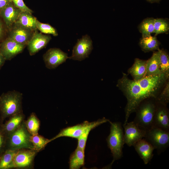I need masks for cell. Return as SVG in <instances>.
I'll list each match as a JSON object with an SVG mask.
<instances>
[{
	"instance_id": "4fadbf2b",
	"label": "cell",
	"mask_w": 169,
	"mask_h": 169,
	"mask_svg": "<svg viewBox=\"0 0 169 169\" xmlns=\"http://www.w3.org/2000/svg\"><path fill=\"white\" fill-rule=\"evenodd\" d=\"M153 126L169 132V112L167 105L156 102Z\"/></svg>"
},
{
	"instance_id": "7c38bea8",
	"label": "cell",
	"mask_w": 169,
	"mask_h": 169,
	"mask_svg": "<svg viewBox=\"0 0 169 169\" xmlns=\"http://www.w3.org/2000/svg\"><path fill=\"white\" fill-rule=\"evenodd\" d=\"M26 46L8 37L0 44V51L6 60H10L22 52Z\"/></svg>"
},
{
	"instance_id": "8fae6325",
	"label": "cell",
	"mask_w": 169,
	"mask_h": 169,
	"mask_svg": "<svg viewBox=\"0 0 169 169\" xmlns=\"http://www.w3.org/2000/svg\"><path fill=\"white\" fill-rule=\"evenodd\" d=\"M46 67L49 69H55L65 62L69 57L68 54L57 48L49 49L43 56Z\"/></svg>"
},
{
	"instance_id": "f35d334b",
	"label": "cell",
	"mask_w": 169,
	"mask_h": 169,
	"mask_svg": "<svg viewBox=\"0 0 169 169\" xmlns=\"http://www.w3.org/2000/svg\"><path fill=\"white\" fill-rule=\"evenodd\" d=\"M0 157H1V156H0Z\"/></svg>"
},
{
	"instance_id": "f546056e",
	"label": "cell",
	"mask_w": 169,
	"mask_h": 169,
	"mask_svg": "<svg viewBox=\"0 0 169 169\" xmlns=\"http://www.w3.org/2000/svg\"><path fill=\"white\" fill-rule=\"evenodd\" d=\"M156 102L167 105L169 102V81L166 82L162 90L155 99Z\"/></svg>"
},
{
	"instance_id": "1f68e13d",
	"label": "cell",
	"mask_w": 169,
	"mask_h": 169,
	"mask_svg": "<svg viewBox=\"0 0 169 169\" xmlns=\"http://www.w3.org/2000/svg\"><path fill=\"white\" fill-rule=\"evenodd\" d=\"M1 124L0 125V156L7 150V138L2 128Z\"/></svg>"
},
{
	"instance_id": "ac0fdd59",
	"label": "cell",
	"mask_w": 169,
	"mask_h": 169,
	"mask_svg": "<svg viewBox=\"0 0 169 169\" xmlns=\"http://www.w3.org/2000/svg\"><path fill=\"white\" fill-rule=\"evenodd\" d=\"M25 118V115L22 111L10 116L4 123L1 125L2 128L7 137L20 125Z\"/></svg>"
},
{
	"instance_id": "7402d4cb",
	"label": "cell",
	"mask_w": 169,
	"mask_h": 169,
	"mask_svg": "<svg viewBox=\"0 0 169 169\" xmlns=\"http://www.w3.org/2000/svg\"><path fill=\"white\" fill-rule=\"evenodd\" d=\"M139 44L142 50L145 52L158 50L160 43L156 36L151 35L142 37L140 40Z\"/></svg>"
},
{
	"instance_id": "5bb4252c",
	"label": "cell",
	"mask_w": 169,
	"mask_h": 169,
	"mask_svg": "<svg viewBox=\"0 0 169 169\" xmlns=\"http://www.w3.org/2000/svg\"><path fill=\"white\" fill-rule=\"evenodd\" d=\"M51 39L50 35L35 31L27 45L29 54L31 56L35 54L45 47Z\"/></svg>"
},
{
	"instance_id": "d590c367",
	"label": "cell",
	"mask_w": 169,
	"mask_h": 169,
	"mask_svg": "<svg viewBox=\"0 0 169 169\" xmlns=\"http://www.w3.org/2000/svg\"><path fill=\"white\" fill-rule=\"evenodd\" d=\"M4 34V29L2 24L0 21V40L3 37Z\"/></svg>"
},
{
	"instance_id": "9c48e42d",
	"label": "cell",
	"mask_w": 169,
	"mask_h": 169,
	"mask_svg": "<svg viewBox=\"0 0 169 169\" xmlns=\"http://www.w3.org/2000/svg\"><path fill=\"white\" fill-rule=\"evenodd\" d=\"M93 49L92 41L87 34L82 36L73 47L72 55L69 59L79 61L89 57Z\"/></svg>"
},
{
	"instance_id": "e0dca14e",
	"label": "cell",
	"mask_w": 169,
	"mask_h": 169,
	"mask_svg": "<svg viewBox=\"0 0 169 169\" xmlns=\"http://www.w3.org/2000/svg\"><path fill=\"white\" fill-rule=\"evenodd\" d=\"M133 146L144 163L147 164L153 157L154 148L144 138L137 142Z\"/></svg>"
},
{
	"instance_id": "f1b7e54d",
	"label": "cell",
	"mask_w": 169,
	"mask_h": 169,
	"mask_svg": "<svg viewBox=\"0 0 169 169\" xmlns=\"http://www.w3.org/2000/svg\"><path fill=\"white\" fill-rule=\"evenodd\" d=\"M169 30V22L161 18L154 19V31L156 35L159 34L167 33Z\"/></svg>"
},
{
	"instance_id": "83f0119b",
	"label": "cell",
	"mask_w": 169,
	"mask_h": 169,
	"mask_svg": "<svg viewBox=\"0 0 169 169\" xmlns=\"http://www.w3.org/2000/svg\"><path fill=\"white\" fill-rule=\"evenodd\" d=\"M160 68L161 74L169 78V56L164 50L159 49Z\"/></svg>"
},
{
	"instance_id": "3957f363",
	"label": "cell",
	"mask_w": 169,
	"mask_h": 169,
	"mask_svg": "<svg viewBox=\"0 0 169 169\" xmlns=\"http://www.w3.org/2000/svg\"><path fill=\"white\" fill-rule=\"evenodd\" d=\"M156 107L155 98H148L142 101L136 109L134 122L140 128L146 131L151 128L153 126Z\"/></svg>"
},
{
	"instance_id": "4dcf8cb0",
	"label": "cell",
	"mask_w": 169,
	"mask_h": 169,
	"mask_svg": "<svg viewBox=\"0 0 169 169\" xmlns=\"http://www.w3.org/2000/svg\"><path fill=\"white\" fill-rule=\"evenodd\" d=\"M36 26L37 29L42 33L46 34H51L54 36L58 35V33L56 29L48 23H41L37 19Z\"/></svg>"
},
{
	"instance_id": "d4e9b609",
	"label": "cell",
	"mask_w": 169,
	"mask_h": 169,
	"mask_svg": "<svg viewBox=\"0 0 169 169\" xmlns=\"http://www.w3.org/2000/svg\"><path fill=\"white\" fill-rule=\"evenodd\" d=\"M154 19L148 18L144 19L139 25L138 28L142 34V37H145L151 35L154 31Z\"/></svg>"
},
{
	"instance_id": "9a60e30c",
	"label": "cell",
	"mask_w": 169,
	"mask_h": 169,
	"mask_svg": "<svg viewBox=\"0 0 169 169\" xmlns=\"http://www.w3.org/2000/svg\"><path fill=\"white\" fill-rule=\"evenodd\" d=\"M10 30L8 37L18 43L26 46L27 45L34 32L15 24Z\"/></svg>"
},
{
	"instance_id": "52a82bcc",
	"label": "cell",
	"mask_w": 169,
	"mask_h": 169,
	"mask_svg": "<svg viewBox=\"0 0 169 169\" xmlns=\"http://www.w3.org/2000/svg\"><path fill=\"white\" fill-rule=\"evenodd\" d=\"M144 138L156 149L159 154L169 146V132L156 127L153 126L146 131Z\"/></svg>"
},
{
	"instance_id": "6da1fadb",
	"label": "cell",
	"mask_w": 169,
	"mask_h": 169,
	"mask_svg": "<svg viewBox=\"0 0 169 169\" xmlns=\"http://www.w3.org/2000/svg\"><path fill=\"white\" fill-rule=\"evenodd\" d=\"M118 79L117 86L126 97L124 124L128 122L131 114L135 112L139 104L147 99H156L169 79L163 74L145 76L138 80L130 79L126 74Z\"/></svg>"
},
{
	"instance_id": "8992f818",
	"label": "cell",
	"mask_w": 169,
	"mask_h": 169,
	"mask_svg": "<svg viewBox=\"0 0 169 169\" xmlns=\"http://www.w3.org/2000/svg\"><path fill=\"white\" fill-rule=\"evenodd\" d=\"M110 120L103 117L91 122L85 121L82 123L62 129L55 136L50 139L51 141L61 137H69L78 139L89 129H94L100 125L109 122Z\"/></svg>"
},
{
	"instance_id": "d6a6232c",
	"label": "cell",
	"mask_w": 169,
	"mask_h": 169,
	"mask_svg": "<svg viewBox=\"0 0 169 169\" xmlns=\"http://www.w3.org/2000/svg\"><path fill=\"white\" fill-rule=\"evenodd\" d=\"M14 5L22 12H27L32 14L33 11L25 4L23 0H12Z\"/></svg>"
},
{
	"instance_id": "603a6c76",
	"label": "cell",
	"mask_w": 169,
	"mask_h": 169,
	"mask_svg": "<svg viewBox=\"0 0 169 169\" xmlns=\"http://www.w3.org/2000/svg\"><path fill=\"white\" fill-rule=\"evenodd\" d=\"M84 163V151L77 147L70 156L69 166L70 169H79L83 166Z\"/></svg>"
},
{
	"instance_id": "30bf717a",
	"label": "cell",
	"mask_w": 169,
	"mask_h": 169,
	"mask_svg": "<svg viewBox=\"0 0 169 169\" xmlns=\"http://www.w3.org/2000/svg\"><path fill=\"white\" fill-rule=\"evenodd\" d=\"M124 129V144L129 146H133L145 137L146 131L140 128L134 121L123 124Z\"/></svg>"
},
{
	"instance_id": "ffe728a7",
	"label": "cell",
	"mask_w": 169,
	"mask_h": 169,
	"mask_svg": "<svg viewBox=\"0 0 169 169\" xmlns=\"http://www.w3.org/2000/svg\"><path fill=\"white\" fill-rule=\"evenodd\" d=\"M37 19L30 13L21 12L14 24L35 31L37 29L36 26Z\"/></svg>"
},
{
	"instance_id": "7a4b0ae2",
	"label": "cell",
	"mask_w": 169,
	"mask_h": 169,
	"mask_svg": "<svg viewBox=\"0 0 169 169\" xmlns=\"http://www.w3.org/2000/svg\"><path fill=\"white\" fill-rule=\"evenodd\" d=\"M23 94L13 90L0 96V113L3 122L8 118L23 111Z\"/></svg>"
},
{
	"instance_id": "2e32d148",
	"label": "cell",
	"mask_w": 169,
	"mask_h": 169,
	"mask_svg": "<svg viewBox=\"0 0 169 169\" xmlns=\"http://www.w3.org/2000/svg\"><path fill=\"white\" fill-rule=\"evenodd\" d=\"M22 12L11 1L0 12L8 28L10 30Z\"/></svg>"
},
{
	"instance_id": "e575fe53",
	"label": "cell",
	"mask_w": 169,
	"mask_h": 169,
	"mask_svg": "<svg viewBox=\"0 0 169 169\" xmlns=\"http://www.w3.org/2000/svg\"><path fill=\"white\" fill-rule=\"evenodd\" d=\"M6 60L0 51V69L4 65Z\"/></svg>"
},
{
	"instance_id": "74e56055",
	"label": "cell",
	"mask_w": 169,
	"mask_h": 169,
	"mask_svg": "<svg viewBox=\"0 0 169 169\" xmlns=\"http://www.w3.org/2000/svg\"><path fill=\"white\" fill-rule=\"evenodd\" d=\"M3 123V122H2L1 119V115H0V125L2 124Z\"/></svg>"
},
{
	"instance_id": "8d00e7d4",
	"label": "cell",
	"mask_w": 169,
	"mask_h": 169,
	"mask_svg": "<svg viewBox=\"0 0 169 169\" xmlns=\"http://www.w3.org/2000/svg\"><path fill=\"white\" fill-rule=\"evenodd\" d=\"M147 2L151 3H158L161 0H146Z\"/></svg>"
},
{
	"instance_id": "277c9868",
	"label": "cell",
	"mask_w": 169,
	"mask_h": 169,
	"mask_svg": "<svg viewBox=\"0 0 169 169\" xmlns=\"http://www.w3.org/2000/svg\"><path fill=\"white\" fill-rule=\"evenodd\" d=\"M110 124V133L107 138L108 146L111 150L113 159L111 162L120 159L123 155L124 143V132L121 123L109 122Z\"/></svg>"
},
{
	"instance_id": "ba28073f",
	"label": "cell",
	"mask_w": 169,
	"mask_h": 169,
	"mask_svg": "<svg viewBox=\"0 0 169 169\" xmlns=\"http://www.w3.org/2000/svg\"><path fill=\"white\" fill-rule=\"evenodd\" d=\"M38 152L33 149L19 150L15 155L9 169H31Z\"/></svg>"
},
{
	"instance_id": "484cf974",
	"label": "cell",
	"mask_w": 169,
	"mask_h": 169,
	"mask_svg": "<svg viewBox=\"0 0 169 169\" xmlns=\"http://www.w3.org/2000/svg\"><path fill=\"white\" fill-rule=\"evenodd\" d=\"M18 150L7 149L0 157V169H9L13 157Z\"/></svg>"
},
{
	"instance_id": "d6986e66",
	"label": "cell",
	"mask_w": 169,
	"mask_h": 169,
	"mask_svg": "<svg viewBox=\"0 0 169 169\" xmlns=\"http://www.w3.org/2000/svg\"><path fill=\"white\" fill-rule=\"evenodd\" d=\"M147 60L136 58L132 66L128 70L135 80H138L145 76Z\"/></svg>"
},
{
	"instance_id": "5b68a950",
	"label": "cell",
	"mask_w": 169,
	"mask_h": 169,
	"mask_svg": "<svg viewBox=\"0 0 169 169\" xmlns=\"http://www.w3.org/2000/svg\"><path fill=\"white\" fill-rule=\"evenodd\" d=\"M25 121L16 130L7 136V149H33V144L30 141L32 135L26 128Z\"/></svg>"
},
{
	"instance_id": "44dd1931",
	"label": "cell",
	"mask_w": 169,
	"mask_h": 169,
	"mask_svg": "<svg viewBox=\"0 0 169 169\" xmlns=\"http://www.w3.org/2000/svg\"><path fill=\"white\" fill-rule=\"evenodd\" d=\"M161 74L160 68L159 54L158 50L153 53L146 63L145 76L157 75Z\"/></svg>"
},
{
	"instance_id": "cb8c5ba5",
	"label": "cell",
	"mask_w": 169,
	"mask_h": 169,
	"mask_svg": "<svg viewBox=\"0 0 169 169\" xmlns=\"http://www.w3.org/2000/svg\"><path fill=\"white\" fill-rule=\"evenodd\" d=\"M25 122L28 131L32 135L38 134L40 122L35 113H31Z\"/></svg>"
},
{
	"instance_id": "836d02e7",
	"label": "cell",
	"mask_w": 169,
	"mask_h": 169,
	"mask_svg": "<svg viewBox=\"0 0 169 169\" xmlns=\"http://www.w3.org/2000/svg\"><path fill=\"white\" fill-rule=\"evenodd\" d=\"M12 0H0V12Z\"/></svg>"
},
{
	"instance_id": "4316f807",
	"label": "cell",
	"mask_w": 169,
	"mask_h": 169,
	"mask_svg": "<svg viewBox=\"0 0 169 169\" xmlns=\"http://www.w3.org/2000/svg\"><path fill=\"white\" fill-rule=\"evenodd\" d=\"M30 141L33 147V149L38 152L44 149L47 144L51 142L50 139L46 138L38 134L31 135Z\"/></svg>"
}]
</instances>
